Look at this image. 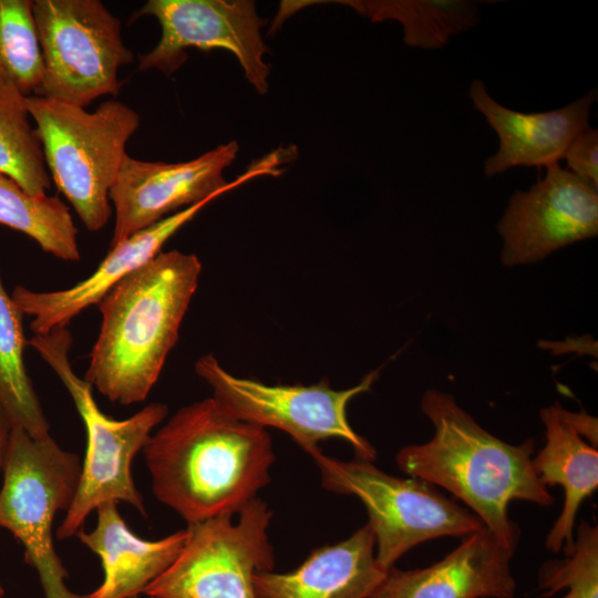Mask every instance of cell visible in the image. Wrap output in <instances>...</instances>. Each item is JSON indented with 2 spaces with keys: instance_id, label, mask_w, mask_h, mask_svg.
<instances>
[{
  "instance_id": "8992f818",
  "label": "cell",
  "mask_w": 598,
  "mask_h": 598,
  "mask_svg": "<svg viewBox=\"0 0 598 598\" xmlns=\"http://www.w3.org/2000/svg\"><path fill=\"white\" fill-rule=\"evenodd\" d=\"M78 454L62 450L50 436L34 439L11 427L0 489V527L23 546L45 598H89L65 584L68 570L55 553L52 526L58 512L70 508L80 481Z\"/></svg>"
},
{
  "instance_id": "277c9868",
  "label": "cell",
  "mask_w": 598,
  "mask_h": 598,
  "mask_svg": "<svg viewBox=\"0 0 598 598\" xmlns=\"http://www.w3.org/2000/svg\"><path fill=\"white\" fill-rule=\"evenodd\" d=\"M28 109L58 189L89 230L102 229L110 217L109 193L126 156L125 145L140 126V115L117 100L87 112L32 95Z\"/></svg>"
},
{
  "instance_id": "8fae6325",
  "label": "cell",
  "mask_w": 598,
  "mask_h": 598,
  "mask_svg": "<svg viewBox=\"0 0 598 598\" xmlns=\"http://www.w3.org/2000/svg\"><path fill=\"white\" fill-rule=\"evenodd\" d=\"M238 150V144L231 141L182 163L145 162L126 154L109 193L115 208L110 248L169 213L217 198L252 178L278 176L283 172L279 165L295 156L292 148H277L227 182L223 172L234 162Z\"/></svg>"
},
{
  "instance_id": "ba28073f",
  "label": "cell",
  "mask_w": 598,
  "mask_h": 598,
  "mask_svg": "<svg viewBox=\"0 0 598 598\" xmlns=\"http://www.w3.org/2000/svg\"><path fill=\"white\" fill-rule=\"evenodd\" d=\"M195 371L231 416L264 429L281 430L308 454L320 450L321 441L337 437L350 444L358 458L373 462L377 457L373 445L350 425L347 408L354 396L371 390L379 370L344 390L332 389L328 379L309 385H271L236 377L212 354L199 358Z\"/></svg>"
},
{
  "instance_id": "d6986e66",
  "label": "cell",
  "mask_w": 598,
  "mask_h": 598,
  "mask_svg": "<svg viewBox=\"0 0 598 598\" xmlns=\"http://www.w3.org/2000/svg\"><path fill=\"white\" fill-rule=\"evenodd\" d=\"M559 404L540 410L545 445L533 456V466L543 485L563 487V508L545 545L550 551H564L567 556L574 549L579 507L598 487V451L561 417Z\"/></svg>"
},
{
  "instance_id": "603a6c76",
  "label": "cell",
  "mask_w": 598,
  "mask_h": 598,
  "mask_svg": "<svg viewBox=\"0 0 598 598\" xmlns=\"http://www.w3.org/2000/svg\"><path fill=\"white\" fill-rule=\"evenodd\" d=\"M28 96L0 83V173L32 196H44L51 182L42 145L29 122Z\"/></svg>"
},
{
  "instance_id": "5bb4252c",
  "label": "cell",
  "mask_w": 598,
  "mask_h": 598,
  "mask_svg": "<svg viewBox=\"0 0 598 598\" xmlns=\"http://www.w3.org/2000/svg\"><path fill=\"white\" fill-rule=\"evenodd\" d=\"M214 199L183 208L133 234L112 247L91 276L70 288L33 291L17 286L11 297L23 316L32 317L34 336L64 328L83 310L99 305L118 282L156 257L164 244Z\"/></svg>"
},
{
  "instance_id": "ffe728a7",
  "label": "cell",
  "mask_w": 598,
  "mask_h": 598,
  "mask_svg": "<svg viewBox=\"0 0 598 598\" xmlns=\"http://www.w3.org/2000/svg\"><path fill=\"white\" fill-rule=\"evenodd\" d=\"M373 22L394 20L404 43L423 50L445 47L452 37L480 22V2L468 0H339Z\"/></svg>"
},
{
  "instance_id": "83f0119b",
  "label": "cell",
  "mask_w": 598,
  "mask_h": 598,
  "mask_svg": "<svg viewBox=\"0 0 598 598\" xmlns=\"http://www.w3.org/2000/svg\"><path fill=\"white\" fill-rule=\"evenodd\" d=\"M10 429L9 421L0 406V470H2L3 465Z\"/></svg>"
},
{
  "instance_id": "44dd1931",
  "label": "cell",
  "mask_w": 598,
  "mask_h": 598,
  "mask_svg": "<svg viewBox=\"0 0 598 598\" xmlns=\"http://www.w3.org/2000/svg\"><path fill=\"white\" fill-rule=\"evenodd\" d=\"M22 317L0 275V406L11 427L42 439L50 435V425L25 369Z\"/></svg>"
},
{
  "instance_id": "484cf974",
  "label": "cell",
  "mask_w": 598,
  "mask_h": 598,
  "mask_svg": "<svg viewBox=\"0 0 598 598\" xmlns=\"http://www.w3.org/2000/svg\"><path fill=\"white\" fill-rule=\"evenodd\" d=\"M563 159L568 171L598 188V130L589 127L568 146Z\"/></svg>"
},
{
  "instance_id": "7c38bea8",
  "label": "cell",
  "mask_w": 598,
  "mask_h": 598,
  "mask_svg": "<svg viewBox=\"0 0 598 598\" xmlns=\"http://www.w3.org/2000/svg\"><path fill=\"white\" fill-rule=\"evenodd\" d=\"M153 16L162 28L158 43L138 59L142 71L169 76L187 60L186 49L233 53L246 80L259 94L268 90V52L260 29L265 21L250 0H150L134 18Z\"/></svg>"
},
{
  "instance_id": "e0dca14e",
  "label": "cell",
  "mask_w": 598,
  "mask_h": 598,
  "mask_svg": "<svg viewBox=\"0 0 598 598\" xmlns=\"http://www.w3.org/2000/svg\"><path fill=\"white\" fill-rule=\"evenodd\" d=\"M388 570L375 558V538L365 524L350 537L315 549L295 570L257 573L256 598H371Z\"/></svg>"
},
{
  "instance_id": "30bf717a",
  "label": "cell",
  "mask_w": 598,
  "mask_h": 598,
  "mask_svg": "<svg viewBox=\"0 0 598 598\" xmlns=\"http://www.w3.org/2000/svg\"><path fill=\"white\" fill-rule=\"evenodd\" d=\"M235 514L187 525L172 565L144 590L153 598H256L254 577L275 565L268 527L272 512L255 497Z\"/></svg>"
},
{
  "instance_id": "9c48e42d",
  "label": "cell",
  "mask_w": 598,
  "mask_h": 598,
  "mask_svg": "<svg viewBox=\"0 0 598 598\" xmlns=\"http://www.w3.org/2000/svg\"><path fill=\"white\" fill-rule=\"evenodd\" d=\"M43 76L35 96L85 107L118 91L117 72L133 61L121 21L99 0H34Z\"/></svg>"
},
{
  "instance_id": "cb8c5ba5",
  "label": "cell",
  "mask_w": 598,
  "mask_h": 598,
  "mask_svg": "<svg viewBox=\"0 0 598 598\" xmlns=\"http://www.w3.org/2000/svg\"><path fill=\"white\" fill-rule=\"evenodd\" d=\"M30 0H0V83L35 95L43 60Z\"/></svg>"
},
{
  "instance_id": "9a60e30c",
  "label": "cell",
  "mask_w": 598,
  "mask_h": 598,
  "mask_svg": "<svg viewBox=\"0 0 598 598\" xmlns=\"http://www.w3.org/2000/svg\"><path fill=\"white\" fill-rule=\"evenodd\" d=\"M513 556L484 527L431 566L391 567L371 598H514Z\"/></svg>"
},
{
  "instance_id": "52a82bcc",
  "label": "cell",
  "mask_w": 598,
  "mask_h": 598,
  "mask_svg": "<svg viewBox=\"0 0 598 598\" xmlns=\"http://www.w3.org/2000/svg\"><path fill=\"white\" fill-rule=\"evenodd\" d=\"M310 455L326 489L355 496L367 508L375 558L384 570L421 543L444 536L465 537L484 528L470 509L421 478L394 476L372 461H341L321 450Z\"/></svg>"
},
{
  "instance_id": "2e32d148",
  "label": "cell",
  "mask_w": 598,
  "mask_h": 598,
  "mask_svg": "<svg viewBox=\"0 0 598 598\" xmlns=\"http://www.w3.org/2000/svg\"><path fill=\"white\" fill-rule=\"evenodd\" d=\"M468 94L474 109L499 140L497 152L484 163L487 177L512 167H547L558 163L570 143L590 127L589 114L597 100V91L591 90L560 109L522 113L496 102L482 80L471 82Z\"/></svg>"
},
{
  "instance_id": "3957f363",
  "label": "cell",
  "mask_w": 598,
  "mask_h": 598,
  "mask_svg": "<svg viewBox=\"0 0 598 598\" xmlns=\"http://www.w3.org/2000/svg\"><path fill=\"white\" fill-rule=\"evenodd\" d=\"M200 272L196 255L169 250L118 282L99 303L84 380L110 401L143 402L177 342Z\"/></svg>"
},
{
  "instance_id": "f1b7e54d",
  "label": "cell",
  "mask_w": 598,
  "mask_h": 598,
  "mask_svg": "<svg viewBox=\"0 0 598 598\" xmlns=\"http://www.w3.org/2000/svg\"><path fill=\"white\" fill-rule=\"evenodd\" d=\"M4 595V589L2 587V585L0 584V598Z\"/></svg>"
},
{
  "instance_id": "7402d4cb",
  "label": "cell",
  "mask_w": 598,
  "mask_h": 598,
  "mask_svg": "<svg viewBox=\"0 0 598 598\" xmlns=\"http://www.w3.org/2000/svg\"><path fill=\"white\" fill-rule=\"evenodd\" d=\"M0 224L29 236L56 258L80 260L78 229L68 206L58 197L32 196L1 173Z\"/></svg>"
},
{
  "instance_id": "4fadbf2b",
  "label": "cell",
  "mask_w": 598,
  "mask_h": 598,
  "mask_svg": "<svg viewBox=\"0 0 598 598\" xmlns=\"http://www.w3.org/2000/svg\"><path fill=\"white\" fill-rule=\"evenodd\" d=\"M545 168L528 190L513 193L497 224L506 267L538 262L598 234V188L558 163Z\"/></svg>"
},
{
  "instance_id": "f546056e",
  "label": "cell",
  "mask_w": 598,
  "mask_h": 598,
  "mask_svg": "<svg viewBox=\"0 0 598 598\" xmlns=\"http://www.w3.org/2000/svg\"><path fill=\"white\" fill-rule=\"evenodd\" d=\"M148 598H153V597H148Z\"/></svg>"
},
{
  "instance_id": "7a4b0ae2",
  "label": "cell",
  "mask_w": 598,
  "mask_h": 598,
  "mask_svg": "<svg viewBox=\"0 0 598 598\" xmlns=\"http://www.w3.org/2000/svg\"><path fill=\"white\" fill-rule=\"evenodd\" d=\"M421 410L434 427L433 436L402 447L396 465L408 476L450 492L515 553L520 530L508 516L509 503H554L533 466L535 440L511 444L494 436L452 394L437 389L425 391Z\"/></svg>"
},
{
  "instance_id": "6da1fadb",
  "label": "cell",
  "mask_w": 598,
  "mask_h": 598,
  "mask_svg": "<svg viewBox=\"0 0 598 598\" xmlns=\"http://www.w3.org/2000/svg\"><path fill=\"white\" fill-rule=\"evenodd\" d=\"M154 496L187 525L236 514L270 482L267 430L212 396L181 408L143 447Z\"/></svg>"
},
{
  "instance_id": "4316f807",
  "label": "cell",
  "mask_w": 598,
  "mask_h": 598,
  "mask_svg": "<svg viewBox=\"0 0 598 598\" xmlns=\"http://www.w3.org/2000/svg\"><path fill=\"white\" fill-rule=\"evenodd\" d=\"M561 417L588 443L597 447V419L587 413H574L559 404Z\"/></svg>"
},
{
  "instance_id": "d4e9b609",
  "label": "cell",
  "mask_w": 598,
  "mask_h": 598,
  "mask_svg": "<svg viewBox=\"0 0 598 598\" xmlns=\"http://www.w3.org/2000/svg\"><path fill=\"white\" fill-rule=\"evenodd\" d=\"M538 589L544 598L567 589L561 598H598V527L580 520L571 554L543 564Z\"/></svg>"
},
{
  "instance_id": "ac0fdd59",
  "label": "cell",
  "mask_w": 598,
  "mask_h": 598,
  "mask_svg": "<svg viewBox=\"0 0 598 598\" xmlns=\"http://www.w3.org/2000/svg\"><path fill=\"white\" fill-rule=\"evenodd\" d=\"M95 511V528L76 534L99 556L103 569V580L89 598H136L179 555L187 529L148 540L131 530L118 513L117 503L102 504Z\"/></svg>"
},
{
  "instance_id": "5b68a950",
  "label": "cell",
  "mask_w": 598,
  "mask_h": 598,
  "mask_svg": "<svg viewBox=\"0 0 598 598\" xmlns=\"http://www.w3.org/2000/svg\"><path fill=\"white\" fill-rule=\"evenodd\" d=\"M28 344L59 377L83 421L86 451L74 499L58 528L60 540L76 535L100 505L125 502L146 515L142 494L131 473L132 461L143 450L153 430L168 413L164 403H151L125 420H114L97 406L93 386L74 373L69 351L72 337L66 327L33 336Z\"/></svg>"
}]
</instances>
